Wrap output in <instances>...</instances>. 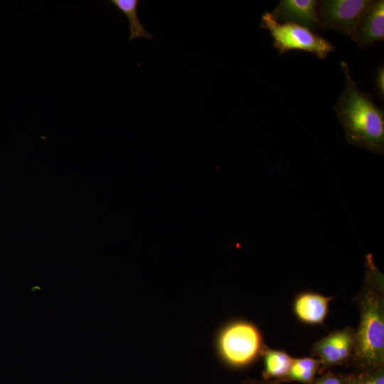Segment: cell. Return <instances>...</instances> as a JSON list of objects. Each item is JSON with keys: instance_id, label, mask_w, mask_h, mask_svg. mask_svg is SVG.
Returning a JSON list of instances; mask_svg holds the SVG:
<instances>
[{"instance_id": "5bb4252c", "label": "cell", "mask_w": 384, "mask_h": 384, "mask_svg": "<svg viewBox=\"0 0 384 384\" xmlns=\"http://www.w3.org/2000/svg\"><path fill=\"white\" fill-rule=\"evenodd\" d=\"M310 384H349L348 373H337L327 370L315 378Z\"/></svg>"}, {"instance_id": "4fadbf2b", "label": "cell", "mask_w": 384, "mask_h": 384, "mask_svg": "<svg viewBox=\"0 0 384 384\" xmlns=\"http://www.w3.org/2000/svg\"><path fill=\"white\" fill-rule=\"evenodd\" d=\"M349 384H384V366L348 373Z\"/></svg>"}, {"instance_id": "2e32d148", "label": "cell", "mask_w": 384, "mask_h": 384, "mask_svg": "<svg viewBox=\"0 0 384 384\" xmlns=\"http://www.w3.org/2000/svg\"><path fill=\"white\" fill-rule=\"evenodd\" d=\"M239 384H282V382L279 380L247 378L241 381Z\"/></svg>"}, {"instance_id": "8fae6325", "label": "cell", "mask_w": 384, "mask_h": 384, "mask_svg": "<svg viewBox=\"0 0 384 384\" xmlns=\"http://www.w3.org/2000/svg\"><path fill=\"white\" fill-rule=\"evenodd\" d=\"M320 366V361L316 358H293L284 382L295 381L310 384L319 373Z\"/></svg>"}, {"instance_id": "9a60e30c", "label": "cell", "mask_w": 384, "mask_h": 384, "mask_svg": "<svg viewBox=\"0 0 384 384\" xmlns=\"http://www.w3.org/2000/svg\"><path fill=\"white\" fill-rule=\"evenodd\" d=\"M375 85L382 97L384 95V66L382 65L378 68L375 77Z\"/></svg>"}, {"instance_id": "9c48e42d", "label": "cell", "mask_w": 384, "mask_h": 384, "mask_svg": "<svg viewBox=\"0 0 384 384\" xmlns=\"http://www.w3.org/2000/svg\"><path fill=\"white\" fill-rule=\"evenodd\" d=\"M334 297H326L312 292H302L293 302L296 317L302 323L322 324L327 316L330 302Z\"/></svg>"}, {"instance_id": "7a4b0ae2", "label": "cell", "mask_w": 384, "mask_h": 384, "mask_svg": "<svg viewBox=\"0 0 384 384\" xmlns=\"http://www.w3.org/2000/svg\"><path fill=\"white\" fill-rule=\"evenodd\" d=\"M344 87L335 105V112L350 144L374 154H384V112L371 96L362 92L352 78L348 66L341 62Z\"/></svg>"}, {"instance_id": "52a82bcc", "label": "cell", "mask_w": 384, "mask_h": 384, "mask_svg": "<svg viewBox=\"0 0 384 384\" xmlns=\"http://www.w3.org/2000/svg\"><path fill=\"white\" fill-rule=\"evenodd\" d=\"M316 0H280L272 14L279 23H294L309 30L322 28Z\"/></svg>"}, {"instance_id": "30bf717a", "label": "cell", "mask_w": 384, "mask_h": 384, "mask_svg": "<svg viewBox=\"0 0 384 384\" xmlns=\"http://www.w3.org/2000/svg\"><path fill=\"white\" fill-rule=\"evenodd\" d=\"M261 357L263 358L262 379L279 380L283 383L290 369L293 358L284 351L272 349L267 346Z\"/></svg>"}, {"instance_id": "8992f818", "label": "cell", "mask_w": 384, "mask_h": 384, "mask_svg": "<svg viewBox=\"0 0 384 384\" xmlns=\"http://www.w3.org/2000/svg\"><path fill=\"white\" fill-rule=\"evenodd\" d=\"M356 347V329L334 330L312 345L311 354L319 360V374L337 366H348Z\"/></svg>"}, {"instance_id": "277c9868", "label": "cell", "mask_w": 384, "mask_h": 384, "mask_svg": "<svg viewBox=\"0 0 384 384\" xmlns=\"http://www.w3.org/2000/svg\"><path fill=\"white\" fill-rule=\"evenodd\" d=\"M260 26L270 31L274 40L273 46L280 54L299 50L313 53L317 58L324 59L335 50L328 40L302 26L277 22L271 12H266L262 16Z\"/></svg>"}, {"instance_id": "6da1fadb", "label": "cell", "mask_w": 384, "mask_h": 384, "mask_svg": "<svg viewBox=\"0 0 384 384\" xmlns=\"http://www.w3.org/2000/svg\"><path fill=\"white\" fill-rule=\"evenodd\" d=\"M359 310L356 347L348 366L354 371L384 366V277L371 254L365 259V277L354 299Z\"/></svg>"}, {"instance_id": "5b68a950", "label": "cell", "mask_w": 384, "mask_h": 384, "mask_svg": "<svg viewBox=\"0 0 384 384\" xmlns=\"http://www.w3.org/2000/svg\"><path fill=\"white\" fill-rule=\"evenodd\" d=\"M370 0H322L317 2L316 12L322 28L351 38Z\"/></svg>"}, {"instance_id": "3957f363", "label": "cell", "mask_w": 384, "mask_h": 384, "mask_svg": "<svg viewBox=\"0 0 384 384\" xmlns=\"http://www.w3.org/2000/svg\"><path fill=\"white\" fill-rule=\"evenodd\" d=\"M214 346L220 360L235 369L254 363L267 347L260 329L243 319L233 320L222 326L216 333Z\"/></svg>"}, {"instance_id": "7c38bea8", "label": "cell", "mask_w": 384, "mask_h": 384, "mask_svg": "<svg viewBox=\"0 0 384 384\" xmlns=\"http://www.w3.org/2000/svg\"><path fill=\"white\" fill-rule=\"evenodd\" d=\"M110 2L127 18L130 41L137 38H146L149 40L153 38V36L145 30L139 19L137 9L139 1L138 0H111Z\"/></svg>"}, {"instance_id": "ba28073f", "label": "cell", "mask_w": 384, "mask_h": 384, "mask_svg": "<svg viewBox=\"0 0 384 384\" xmlns=\"http://www.w3.org/2000/svg\"><path fill=\"white\" fill-rule=\"evenodd\" d=\"M384 39V1L370 0L361 16L351 40L361 48Z\"/></svg>"}]
</instances>
